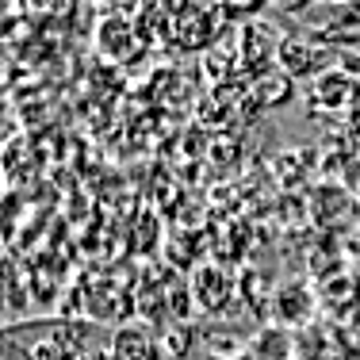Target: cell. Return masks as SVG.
<instances>
[{"mask_svg":"<svg viewBox=\"0 0 360 360\" xmlns=\"http://www.w3.org/2000/svg\"><path fill=\"white\" fill-rule=\"evenodd\" d=\"M108 360H165V349L153 338L150 326L142 322H127L111 333L108 341Z\"/></svg>","mask_w":360,"mask_h":360,"instance_id":"1","label":"cell"},{"mask_svg":"<svg viewBox=\"0 0 360 360\" xmlns=\"http://www.w3.org/2000/svg\"><path fill=\"white\" fill-rule=\"evenodd\" d=\"M230 295H234V280H230L222 269H215V264H203V269L195 272L192 299L200 307H207V311H222V307L230 303Z\"/></svg>","mask_w":360,"mask_h":360,"instance_id":"2","label":"cell"},{"mask_svg":"<svg viewBox=\"0 0 360 360\" xmlns=\"http://www.w3.org/2000/svg\"><path fill=\"white\" fill-rule=\"evenodd\" d=\"M311 311H314V299H311V291H307V288L284 284L276 291V319L280 322H307V319H311Z\"/></svg>","mask_w":360,"mask_h":360,"instance_id":"3","label":"cell"}]
</instances>
